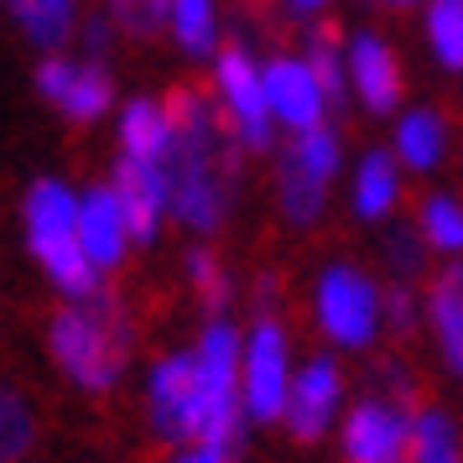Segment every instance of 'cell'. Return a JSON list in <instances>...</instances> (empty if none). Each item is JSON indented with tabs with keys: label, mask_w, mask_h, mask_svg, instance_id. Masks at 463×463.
<instances>
[{
	"label": "cell",
	"mask_w": 463,
	"mask_h": 463,
	"mask_svg": "<svg viewBox=\"0 0 463 463\" xmlns=\"http://www.w3.org/2000/svg\"><path fill=\"white\" fill-rule=\"evenodd\" d=\"M167 120H172V151H167L172 209L188 230H219L234 203L245 141L234 130L230 109H219L203 89H172Z\"/></svg>",
	"instance_id": "1"
},
{
	"label": "cell",
	"mask_w": 463,
	"mask_h": 463,
	"mask_svg": "<svg viewBox=\"0 0 463 463\" xmlns=\"http://www.w3.org/2000/svg\"><path fill=\"white\" fill-rule=\"evenodd\" d=\"M126 354H130V323L115 297L89 292L52 317V359L73 385L109 391L126 370Z\"/></svg>",
	"instance_id": "2"
},
{
	"label": "cell",
	"mask_w": 463,
	"mask_h": 463,
	"mask_svg": "<svg viewBox=\"0 0 463 463\" xmlns=\"http://www.w3.org/2000/svg\"><path fill=\"white\" fill-rule=\"evenodd\" d=\"M26 240H32L37 260L47 266V276L68 297L94 292V260L79 245V198L63 183L43 177L37 188L26 193Z\"/></svg>",
	"instance_id": "3"
},
{
	"label": "cell",
	"mask_w": 463,
	"mask_h": 463,
	"mask_svg": "<svg viewBox=\"0 0 463 463\" xmlns=\"http://www.w3.org/2000/svg\"><path fill=\"white\" fill-rule=\"evenodd\" d=\"M317 323L344 349H364L380 323V292L349 266H328L317 276Z\"/></svg>",
	"instance_id": "4"
},
{
	"label": "cell",
	"mask_w": 463,
	"mask_h": 463,
	"mask_svg": "<svg viewBox=\"0 0 463 463\" xmlns=\"http://www.w3.org/2000/svg\"><path fill=\"white\" fill-rule=\"evenodd\" d=\"M219 89H224V109H230L234 130L245 151H266L271 146V105H266V79L255 73L250 52L240 43L219 47Z\"/></svg>",
	"instance_id": "5"
},
{
	"label": "cell",
	"mask_w": 463,
	"mask_h": 463,
	"mask_svg": "<svg viewBox=\"0 0 463 463\" xmlns=\"http://www.w3.org/2000/svg\"><path fill=\"white\" fill-rule=\"evenodd\" d=\"M198 406H203V391H198V364L193 354H172L151 370V421L162 438H193L198 427Z\"/></svg>",
	"instance_id": "6"
},
{
	"label": "cell",
	"mask_w": 463,
	"mask_h": 463,
	"mask_svg": "<svg viewBox=\"0 0 463 463\" xmlns=\"http://www.w3.org/2000/svg\"><path fill=\"white\" fill-rule=\"evenodd\" d=\"M109 193H115V203L126 213L130 240L151 245V240H156V224H162V203H172L167 167H162V162H136V156H126V162L115 167V188Z\"/></svg>",
	"instance_id": "7"
},
{
	"label": "cell",
	"mask_w": 463,
	"mask_h": 463,
	"mask_svg": "<svg viewBox=\"0 0 463 463\" xmlns=\"http://www.w3.org/2000/svg\"><path fill=\"white\" fill-rule=\"evenodd\" d=\"M287 406V338L276 323H260L245 359V417L276 421Z\"/></svg>",
	"instance_id": "8"
},
{
	"label": "cell",
	"mask_w": 463,
	"mask_h": 463,
	"mask_svg": "<svg viewBox=\"0 0 463 463\" xmlns=\"http://www.w3.org/2000/svg\"><path fill=\"white\" fill-rule=\"evenodd\" d=\"M411 448V427L391 401H359V411L344 421V453L354 463H396Z\"/></svg>",
	"instance_id": "9"
},
{
	"label": "cell",
	"mask_w": 463,
	"mask_h": 463,
	"mask_svg": "<svg viewBox=\"0 0 463 463\" xmlns=\"http://www.w3.org/2000/svg\"><path fill=\"white\" fill-rule=\"evenodd\" d=\"M334 406H338V370L328 364V359H313V364L297 375V385H287L281 417H287V427H292L297 442H313V438H323Z\"/></svg>",
	"instance_id": "10"
},
{
	"label": "cell",
	"mask_w": 463,
	"mask_h": 463,
	"mask_svg": "<svg viewBox=\"0 0 463 463\" xmlns=\"http://www.w3.org/2000/svg\"><path fill=\"white\" fill-rule=\"evenodd\" d=\"M260 79H266V105H271L276 120H287L292 130H307V126L323 120V105H328V99H323V89H317V79H313L307 63L276 58Z\"/></svg>",
	"instance_id": "11"
},
{
	"label": "cell",
	"mask_w": 463,
	"mask_h": 463,
	"mask_svg": "<svg viewBox=\"0 0 463 463\" xmlns=\"http://www.w3.org/2000/svg\"><path fill=\"white\" fill-rule=\"evenodd\" d=\"M349 79H354L359 99H364V109H375V115H391L401 99V63L396 52L380 43V37H370V32H359L354 47H349Z\"/></svg>",
	"instance_id": "12"
},
{
	"label": "cell",
	"mask_w": 463,
	"mask_h": 463,
	"mask_svg": "<svg viewBox=\"0 0 463 463\" xmlns=\"http://www.w3.org/2000/svg\"><path fill=\"white\" fill-rule=\"evenodd\" d=\"M126 240H130V230H126V213L115 203V193L94 188L84 203H79V245H84V255L94 260V271H99V266L109 271V266L126 255Z\"/></svg>",
	"instance_id": "13"
},
{
	"label": "cell",
	"mask_w": 463,
	"mask_h": 463,
	"mask_svg": "<svg viewBox=\"0 0 463 463\" xmlns=\"http://www.w3.org/2000/svg\"><path fill=\"white\" fill-rule=\"evenodd\" d=\"M427 313L438 328V349L448 359V370L463 375V266L432 276V292H427Z\"/></svg>",
	"instance_id": "14"
},
{
	"label": "cell",
	"mask_w": 463,
	"mask_h": 463,
	"mask_svg": "<svg viewBox=\"0 0 463 463\" xmlns=\"http://www.w3.org/2000/svg\"><path fill=\"white\" fill-rule=\"evenodd\" d=\"M120 146H126V156H136V162H162V167H167V151H172L167 105L130 99L126 120H120Z\"/></svg>",
	"instance_id": "15"
},
{
	"label": "cell",
	"mask_w": 463,
	"mask_h": 463,
	"mask_svg": "<svg viewBox=\"0 0 463 463\" xmlns=\"http://www.w3.org/2000/svg\"><path fill=\"white\" fill-rule=\"evenodd\" d=\"M109 99H115V79H109L105 63H73L68 68V84L63 94H58V109H63L68 120H79V126H89V120H99L109 109Z\"/></svg>",
	"instance_id": "16"
},
{
	"label": "cell",
	"mask_w": 463,
	"mask_h": 463,
	"mask_svg": "<svg viewBox=\"0 0 463 463\" xmlns=\"http://www.w3.org/2000/svg\"><path fill=\"white\" fill-rule=\"evenodd\" d=\"M323 177L317 172H307L302 162H297L292 146H281V156H276V193H281V213L292 219V224H313L317 209H323Z\"/></svg>",
	"instance_id": "17"
},
{
	"label": "cell",
	"mask_w": 463,
	"mask_h": 463,
	"mask_svg": "<svg viewBox=\"0 0 463 463\" xmlns=\"http://www.w3.org/2000/svg\"><path fill=\"white\" fill-rule=\"evenodd\" d=\"M5 11L16 16V26L32 43L43 47L68 43V32H73V0H5Z\"/></svg>",
	"instance_id": "18"
},
{
	"label": "cell",
	"mask_w": 463,
	"mask_h": 463,
	"mask_svg": "<svg viewBox=\"0 0 463 463\" xmlns=\"http://www.w3.org/2000/svg\"><path fill=\"white\" fill-rule=\"evenodd\" d=\"M307 68H313L323 99H328V105H344V94H349V73H344V58H338V26L334 22L313 26V37H307Z\"/></svg>",
	"instance_id": "19"
},
{
	"label": "cell",
	"mask_w": 463,
	"mask_h": 463,
	"mask_svg": "<svg viewBox=\"0 0 463 463\" xmlns=\"http://www.w3.org/2000/svg\"><path fill=\"white\" fill-rule=\"evenodd\" d=\"M391 203H396V162L385 151H370L359 162V177H354V209L364 219H380Z\"/></svg>",
	"instance_id": "20"
},
{
	"label": "cell",
	"mask_w": 463,
	"mask_h": 463,
	"mask_svg": "<svg viewBox=\"0 0 463 463\" xmlns=\"http://www.w3.org/2000/svg\"><path fill=\"white\" fill-rule=\"evenodd\" d=\"M396 151H401V162H411V167H438V156H442V120H438V115H427V109L406 115L401 130H396Z\"/></svg>",
	"instance_id": "21"
},
{
	"label": "cell",
	"mask_w": 463,
	"mask_h": 463,
	"mask_svg": "<svg viewBox=\"0 0 463 463\" xmlns=\"http://www.w3.org/2000/svg\"><path fill=\"white\" fill-rule=\"evenodd\" d=\"M411 458L417 463H458V432L442 411H421L411 427Z\"/></svg>",
	"instance_id": "22"
},
{
	"label": "cell",
	"mask_w": 463,
	"mask_h": 463,
	"mask_svg": "<svg viewBox=\"0 0 463 463\" xmlns=\"http://www.w3.org/2000/svg\"><path fill=\"white\" fill-rule=\"evenodd\" d=\"M427 32H432L438 63L442 68H463V0H432Z\"/></svg>",
	"instance_id": "23"
},
{
	"label": "cell",
	"mask_w": 463,
	"mask_h": 463,
	"mask_svg": "<svg viewBox=\"0 0 463 463\" xmlns=\"http://www.w3.org/2000/svg\"><path fill=\"white\" fill-rule=\"evenodd\" d=\"M172 26H177L183 52L193 58L213 52V0H172Z\"/></svg>",
	"instance_id": "24"
},
{
	"label": "cell",
	"mask_w": 463,
	"mask_h": 463,
	"mask_svg": "<svg viewBox=\"0 0 463 463\" xmlns=\"http://www.w3.org/2000/svg\"><path fill=\"white\" fill-rule=\"evenodd\" d=\"M32 438H37V427H32L26 401L0 385V463H16L32 448Z\"/></svg>",
	"instance_id": "25"
},
{
	"label": "cell",
	"mask_w": 463,
	"mask_h": 463,
	"mask_svg": "<svg viewBox=\"0 0 463 463\" xmlns=\"http://www.w3.org/2000/svg\"><path fill=\"white\" fill-rule=\"evenodd\" d=\"M421 234H427V245H438V250H463V209L453 198L432 193V198L421 203Z\"/></svg>",
	"instance_id": "26"
},
{
	"label": "cell",
	"mask_w": 463,
	"mask_h": 463,
	"mask_svg": "<svg viewBox=\"0 0 463 463\" xmlns=\"http://www.w3.org/2000/svg\"><path fill=\"white\" fill-rule=\"evenodd\" d=\"M109 16L126 37H156L172 22V0H109Z\"/></svg>",
	"instance_id": "27"
},
{
	"label": "cell",
	"mask_w": 463,
	"mask_h": 463,
	"mask_svg": "<svg viewBox=\"0 0 463 463\" xmlns=\"http://www.w3.org/2000/svg\"><path fill=\"white\" fill-rule=\"evenodd\" d=\"M292 151H297V162H302L307 172H317L323 183H328V177L338 172V141H334V130H323V126L297 130Z\"/></svg>",
	"instance_id": "28"
},
{
	"label": "cell",
	"mask_w": 463,
	"mask_h": 463,
	"mask_svg": "<svg viewBox=\"0 0 463 463\" xmlns=\"http://www.w3.org/2000/svg\"><path fill=\"white\" fill-rule=\"evenodd\" d=\"M188 276H193V287H198V297H203V307H209V313H224V302H230V281H224V271H219V260H213L209 250L188 255Z\"/></svg>",
	"instance_id": "29"
},
{
	"label": "cell",
	"mask_w": 463,
	"mask_h": 463,
	"mask_svg": "<svg viewBox=\"0 0 463 463\" xmlns=\"http://www.w3.org/2000/svg\"><path fill=\"white\" fill-rule=\"evenodd\" d=\"M391 266H396L401 287L421 276V240H417L411 230H396V234H391Z\"/></svg>",
	"instance_id": "30"
},
{
	"label": "cell",
	"mask_w": 463,
	"mask_h": 463,
	"mask_svg": "<svg viewBox=\"0 0 463 463\" xmlns=\"http://www.w3.org/2000/svg\"><path fill=\"white\" fill-rule=\"evenodd\" d=\"M380 307H385V317H391V328H411L417 323V307H411V287H391V292L380 297Z\"/></svg>",
	"instance_id": "31"
},
{
	"label": "cell",
	"mask_w": 463,
	"mask_h": 463,
	"mask_svg": "<svg viewBox=\"0 0 463 463\" xmlns=\"http://www.w3.org/2000/svg\"><path fill=\"white\" fill-rule=\"evenodd\" d=\"M84 47H89V58H94V63L105 58V47H109V22H105V16H89V26H84Z\"/></svg>",
	"instance_id": "32"
},
{
	"label": "cell",
	"mask_w": 463,
	"mask_h": 463,
	"mask_svg": "<svg viewBox=\"0 0 463 463\" xmlns=\"http://www.w3.org/2000/svg\"><path fill=\"white\" fill-rule=\"evenodd\" d=\"M177 463H224V453H219V448H203V442H198V448H193V453H183Z\"/></svg>",
	"instance_id": "33"
},
{
	"label": "cell",
	"mask_w": 463,
	"mask_h": 463,
	"mask_svg": "<svg viewBox=\"0 0 463 463\" xmlns=\"http://www.w3.org/2000/svg\"><path fill=\"white\" fill-rule=\"evenodd\" d=\"M292 5H323V0H292Z\"/></svg>",
	"instance_id": "34"
},
{
	"label": "cell",
	"mask_w": 463,
	"mask_h": 463,
	"mask_svg": "<svg viewBox=\"0 0 463 463\" xmlns=\"http://www.w3.org/2000/svg\"><path fill=\"white\" fill-rule=\"evenodd\" d=\"M391 5H411V0H391Z\"/></svg>",
	"instance_id": "35"
}]
</instances>
